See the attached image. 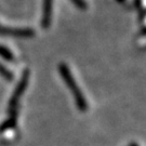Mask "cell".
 <instances>
[{
  "mask_svg": "<svg viewBox=\"0 0 146 146\" xmlns=\"http://www.w3.org/2000/svg\"><path fill=\"white\" fill-rule=\"evenodd\" d=\"M58 69H60V72H61V75H62V77H63V79H64L66 86L72 90L74 96H75V99H76V102L84 108V105H86V101H84V95L81 93V90L79 89L77 84L75 82V79H74L73 75H72L70 70H69V68H68L65 64H61V65L58 66Z\"/></svg>",
  "mask_w": 146,
  "mask_h": 146,
  "instance_id": "obj_1",
  "label": "cell"
},
{
  "mask_svg": "<svg viewBox=\"0 0 146 146\" xmlns=\"http://www.w3.org/2000/svg\"><path fill=\"white\" fill-rule=\"evenodd\" d=\"M52 1L53 0H44L43 3V19H42L41 25L43 27H48L50 24V19L52 15Z\"/></svg>",
  "mask_w": 146,
  "mask_h": 146,
  "instance_id": "obj_2",
  "label": "cell"
},
{
  "mask_svg": "<svg viewBox=\"0 0 146 146\" xmlns=\"http://www.w3.org/2000/svg\"><path fill=\"white\" fill-rule=\"evenodd\" d=\"M0 55H1L3 58H5V60H9V61H10V60H12V58H13L12 53H11L8 49L1 47V46H0Z\"/></svg>",
  "mask_w": 146,
  "mask_h": 146,
  "instance_id": "obj_3",
  "label": "cell"
},
{
  "mask_svg": "<svg viewBox=\"0 0 146 146\" xmlns=\"http://www.w3.org/2000/svg\"><path fill=\"white\" fill-rule=\"evenodd\" d=\"M0 74L3 76V77H5L7 79H11L12 78V76H11V73L8 70V69H5L1 64H0Z\"/></svg>",
  "mask_w": 146,
  "mask_h": 146,
  "instance_id": "obj_4",
  "label": "cell"
},
{
  "mask_svg": "<svg viewBox=\"0 0 146 146\" xmlns=\"http://www.w3.org/2000/svg\"><path fill=\"white\" fill-rule=\"evenodd\" d=\"M72 1L76 5V7H78L80 9H86L87 8V5H84V0H72Z\"/></svg>",
  "mask_w": 146,
  "mask_h": 146,
  "instance_id": "obj_5",
  "label": "cell"
}]
</instances>
